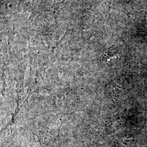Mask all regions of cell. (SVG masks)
Wrapping results in <instances>:
<instances>
[{
    "mask_svg": "<svg viewBox=\"0 0 147 147\" xmlns=\"http://www.w3.org/2000/svg\"><path fill=\"white\" fill-rule=\"evenodd\" d=\"M98 1H103V0H98Z\"/></svg>",
    "mask_w": 147,
    "mask_h": 147,
    "instance_id": "6da1fadb",
    "label": "cell"
}]
</instances>
